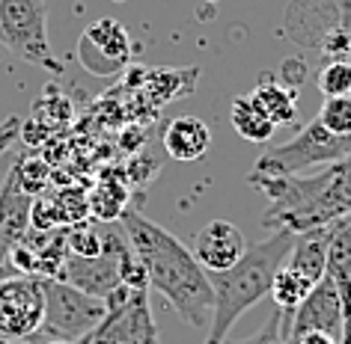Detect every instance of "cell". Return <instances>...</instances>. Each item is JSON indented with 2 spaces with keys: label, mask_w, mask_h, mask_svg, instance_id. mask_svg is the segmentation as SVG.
Listing matches in <instances>:
<instances>
[{
  "label": "cell",
  "mask_w": 351,
  "mask_h": 344,
  "mask_svg": "<svg viewBox=\"0 0 351 344\" xmlns=\"http://www.w3.org/2000/svg\"><path fill=\"white\" fill-rule=\"evenodd\" d=\"M328 237H330V226L298 232L292 252H289V259H286V267L298 270L304 279H310L313 285L319 279H324V267H328Z\"/></svg>",
  "instance_id": "13"
},
{
  "label": "cell",
  "mask_w": 351,
  "mask_h": 344,
  "mask_svg": "<svg viewBox=\"0 0 351 344\" xmlns=\"http://www.w3.org/2000/svg\"><path fill=\"white\" fill-rule=\"evenodd\" d=\"M122 228L131 250L149 273V291H158L185 323L206 330L212 323L215 291L194 252L164 226L146 220L137 211H122Z\"/></svg>",
  "instance_id": "1"
},
{
  "label": "cell",
  "mask_w": 351,
  "mask_h": 344,
  "mask_svg": "<svg viewBox=\"0 0 351 344\" xmlns=\"http://www.w3.org/2000/svg\"><path fill=\"white\" fill-rule=\"evenodd\" d=\"M351 155V137L330 134L319 119L306 122L289 143L277 148H265L259 161L253 163V172L268 175H301L313 166H330Z\"/></svg>",
  "instance_id": "3"
},
{
  "label": "cell",
  "mask_w": 351,
  "mask_h": 344,
  "mask_svg": "<svg viewBox=\"0 0 351 344\" xmlns=\"http://www.w3.org/2000/svg\"><path fill=\"white\" fill-rule=\"evenodd\" d=\"M86 205H90V211L99 217V223H113V220L122 217V211H125V190L117 187V184H110V181H104L101 187L86 199Z\"/></svg>",
  "instance_id": "19"
},
{
  "label": "cell",
  "mask_w": 351,
  "mask_h": 344,
  "mask_svg": "<svg viewBox=\"0 0 351 344\" xmlns=\"http://www.w3.org/2000/svg\"><path fill=\"white\" fill-rule=\"evenodd\" d=\"M42 285H45V317L36 332L39 339L81 344L108 312L101 297L77 291L63 279H42Z\"/></svg>",
  "instance_id": "5"
},
{
  "label": "cell",
  "mask_w": 351,
  "mask_h": 344,
  "mask_svg": "<svg viewBox=\"0 0 351 344\" xmlns=\"http://www.w3.org/2000/svg\"><path fill=\"white\" fill-rule=\"evenodd\" d=\"M292 243H295V232L274 228V235L268 241L247 246V252L230 270L208 273V282H212L215 291V306H212V323H208V339L203 344H226L235 321L250 306H256L265 294H271L274 276L286 264Z\"/></svg>",
  "instance_id": "2"
},
{
  "label": "cell",
  "mask_w": 351,
  "mask_h": 344,
  "mask_svg": "<svg viewBox=\"0 0 351 344\" xmlns=\"http://www.w3.org/2000/svg\"><path fill=\"white\" fill-rule=\"evenodd\" d=\"M230 119H232V128L239 131V137H244L247 143H256V146H265L277 131V125L259 110V104L253 101L250 95H239V98L232 101Z\"/></svg>",
  "instance_id": "16"
},
{
  "label": "cell",
  "mask_w": 351,
  "mask_h": 344,
  "mask_svg": "<svg viewBox=\"0 0 351 344\" xmlns=\"http://www.w3.org/2000/svg\"><path fill=\"white\" fill-rule=\"evenodd\" d=\"M21 137V119L19 116H10L0 122V157L12 148V143Z\"/></svg>",
  "instance_id": "24"
},
{
  "label": "cell",
  "mask_w": 351,
  "mask_h": 344,
  "mask_svg": "<svg viewBox=\"0 0 351 344\" xmlns=\"http://www.w3.org/2000/svg\"><path fill=\"white\" fill-rule=\"evenodd\" d=\"M0 344H10V341H6V339H0Z\"/></svg>",
  "instance_id": "28"
},
{
  "label": "cell",
  "mask_w": 351,
  "mask_h": 344,
  "mask_svg": "<svg viewBox=\"0 0 351 344\" xmlns=\"http://www.w3.org/2000/svg\"><path fill=\"white\" fill-rule=\"evenodd\" d=\"M77 59L90 75L110 77L131 59V39L117 18H99L77 42Z\"/></svg>",
  "instance_id": "8"
},
{
  "label": "cell",
  "mask_w": 351,
  "mask_h": 344,
  "mask_svg": "<svg viewBox=\"0 0 351 344\" xmlns=\"http://www.w3.org/2000/svg\"><path fill=\"white\" fill-rule=\"evenodd\" d=\"M12 172H15V178H19V187L27 193V196H39L51 181V166L30 155H21L19 161H15Z\"/></svg>",
  "instance_id": "18"
},
{
  "label": "cell",
  "mask_w": 351,
  "mask_h": 344,
  "mask_svg": "<svg viewBox=\"0 0 351 344\" xmlns=\"http://www.w3.org/2000/svg\"><path fill=\"white\" fill-rule=\"evenodd\" d=\"M66 246L72 255H84V259L101 255L104 252V226H90V223L75 226L72 232H66Z\"/></svg>",
  "instance_id": "21"
},
{
  "label": "cell",
  "mask_w": 351,
  "mask_h": 344,
  "mask_svg": "<svg viewBox=\"0 0 351 344\" xmlns=\"http://www.w3.org/2000/svg\"><path fill=\"white\" fill-rule=\"evenodd\" d=\"M191 252L203 264L206 273H217V270H230L247 252V241H244L241 228L230 223V220H212L197 232Z\"/></svg>",
  "instance_id": "11"
},
{
  "label": "cell",
  "mask_w": 351,
  "mask_h": 344,
  "mask_svg": "<svg viewBox=\"0 0 351 344\" xmlns=\"http://www.w3.org/2000/svg\"><path fill=\"white\" fill-rule=\"evenodd\" d=\"M330 172V190H333V199L337 205L342 208V214H351V155L342 157V161L330 163L328 166Z\"/></svg>",
  "instance_id": "23"
},
{
  "label": "cell",
  "mask_w": 351,
  "mask_h": 344,
  "mask_svg": "<svg viewBox=\"0 0 351 344\" xmlns=\"http://www.w3.org/2000/svg\"><path fill=\"white\" fill-rule=\"evenodd\" d=\"M324 279L339 291L346 312L351 308V220L342 217L330 223L328 237V267H324Z\"/></svg>",
  "instance_id": "14"
},
{
  "label": "cell",
  "mask_w": 351,
  "mask_h": 344,
  "mask_svg": "<svg viewBox=\"0 0 351 344\" xmlns=\"http://www.w3.org/2000/svg\"><path fill=\"white\" fill-rule=\"evenodd\" d=\"M319 83V92L324 98H342V95H351V63L348 59H330L328 66L315 77Z\"/></svg>",
  "instance_id": "20"
},
{
  "label": "cell",
  "mask_w": 351,
  "mask_h": 344,
  "mask_svg": "<svg viewBox=\"0 0 351 344\" xmlns=\"http://www.w3.org/2000/svg\"><path fill=\"white\" fill-rule=\"evenodd\" d=\"M33 214V196H27L19 187V178L10 170L3 187H0V279L15 276L12 267V250L24 241L30 228Z\"/></svg>",
  "instance_id": "10"
},
{
  "label": "cell",
  "mask_w": 351,
  "mask_h": 344,
  "mask_svg": "<svg viewBox=\"0 0 351 344\" xmlns=\"http://www.w3.org/2000/svg\"><path fill=\"white\" fill-rule=\"evenodd\" d=\"M253 101L259 104V110L274 122V125H289V122L298 119V104H295V92L286 90L280 81H274L271 75H262L259 86L250 95Z\"/></svg>",
  "instance_id": "15"
},
{
  "label": "cell",
  "mask_w": 351,
  "mask_h": 344,
  "mask_svg": "<svg viewBox=\"0 0 351 344\" xmlns=\"http://www.w3.org/2000/svg\"><path fill=\"white\" fill-rule=\"evenodd\" d=\"M310 291H313V282L304 279L298 270H292V267H286L283 264V267L277 270V276H274V285H271V297H274V303L283 308V312H295Z\"/></svg>",
  "instance_id": "17"
},
{
  "label": "cell",
  "mask_w": 351,
  "mask_h": 344,
  "mask_svg": "<svg viewBox=\"0 0 351 344\" xmlns=\"http://www.w3.org/2000/svg\"><path fill=\"white\" fill-rule=\"evenodd\" d=\"M45 317V285L42 276L15 273L0 279V339L27 341L39 332Z\"/></svg>",
  "instance_id": "7"
},
{
  "label": "cell",
  "mask_w": 351,
  "mask_h": 344,
  "mask_svg": "<svg viewBox=\"0 0 351 344\" xmlns=\"http://www.w3.org/2000/svg\"><path fill=\"white\" fill-rule=\"evenodd\" d=\"M298 344H339V341L330 339V335H324V332H306L304 339H298Z\"/></svg>",
  "instance_id": "25"
},
{
  "label": "cell",
  "mask_w": 351,
  "mask_h": 344,
  "mask_svg": "<svg viewBox=\"0 0 351 344\" xmlns=\"http://www.w3.org/2000/svg\"><path fill=\"white\" fill-rule=\"evenodd\" d=\"M315 119H319L330 134L351 137V95H342V98H324Z\"/></svg>",
  "instance_id": "22"
},
{
  "label": "cell",
  "mask_w": 351,
  "mask_h": 344,
  "mask_svg": "<svg viewBox=\"0 0 351 344\" xmlns=\"http://www.w3.org/2000/svg\"><path fill=\"white\" fill-rule=\"evenodd\" d=\"M342 323H346V306H342L339 291L330 285V279H319L304 297V303L295 308L286 344H298V339H304L306 332H324L339 341Z\"/></svg>",
  "instance_id": "9"
},
{
  "label": "cell",
  "mask_w": 351,
  "mask_h": 344,
  "mask_svg": "<svg viewBox=\"0 0 351 344\" xmlns=\"http://www.w3.org/2000/svg\"><path fill=\"white\" fill-rule=\"evenodd\" d=\"M0 45L21 63L48 68L51 75L63 72L51 54L45 0H0Z\"/></svg>",
  "instance_id": "4"
},
{
  "label": "cell",
  "mask_w": 351,
  "mask_h": 344,
  "mask_svg": "<svg viewBox=\"0 0 351 344\" xmlns=\"http://www.w3.org/2000/svg\"><path fill=\"white\" fill-rule=\"evenodd\" d=\"M101 323L81 344H158V323L149 306V291L113 288L104 297Z\"/></svg>",
  "instance_id": "6"
},
{
  "label": "cell",
  "mask_w": 351,
  "mask_h": 344,
  "mask_svg": "<svg viewBox=\"0 0 351 344\" xmlns=\"http://www.w3.org/2000/svg\"><path fill=\"white\" fill-rule=\"evenodd\" d=\"M339 344H351V308L346 312V323H342V335H339Z\"/></svg>",
  "instance_id": "26"
},
{
  "label": "cell",
  "mask_w": 351,
  "mask_h": 344,
  "mask_svg": "<svg viewBox=\"0 0 351 344\" xmlns=\"http://www.w3.org/2000/svg\"><path fill=\"white\" fill-rule=\"evenodd\" d=\"M164 148L173 161H199L212 148V128L197 116H179L164 128Z\"/></svg>",
  "instance_id": "12"
},
{
  "label": "cell",
  "mask_w": 351,
  "mask_h": 344,
  "mask_svg": "<svg viewBox=\"0 0 351 344\" xmlns=\"http://www.w3.org/2000/svg\"><path fill=\"white\" fill-rule=\"evenodd\" d=\"M24 344H72V341H54V339H39V335H30Z\"/></svg>",
  "instance_id": "27"
}]
</instances>
